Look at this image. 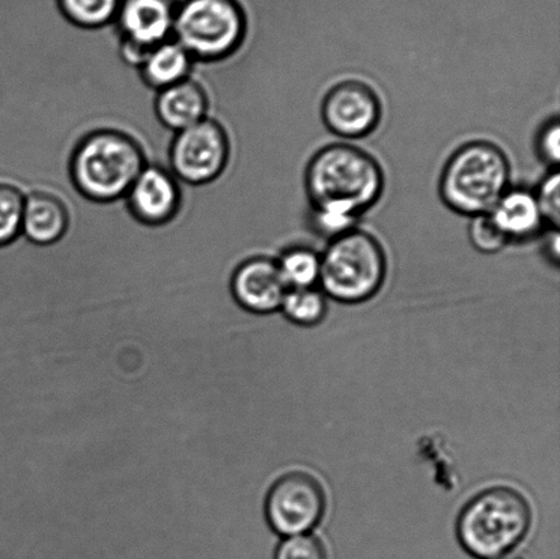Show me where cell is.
<instances>
[{
	"mask_svg": "<svg viewBox=\"0 0 560 559\" xmlns=\"http://www.w3.org/2000/svg\"><path fill=\"white\" fill-rule=\"evenodd\" d=\"M305 188L313 210L360 219L383 194L381 164L350 144L324 147L307 163Z\"/></svg>",
	"mask_w": 560,
	"mask_h": 559,
	"instance_id": "1",
	"label": "cell"
},
{
	"mask_svg": "<svg viewBox=\"0 0 560 559\" xmlns=\"http://www.w3.org/2000/svg\"><path fill=\"white\" fill-rule=\"evenodd\" d=\"M139 140L118 129H96L77 142L70 156L71 183L93 202L125 199L130 186L147 166Z\"/></svg>",
	"mask_w": 560,
	"mask_h": 559,
	"instance_id": "2",
	"label": "cell"
},
{
	"mask_svg": "<svg viewBox=\"0 0 560 559\" xmlns=\"http://www.w3.org/2000/svg\"><path fill=\"white\" fill-rule=\"evenodd\" d=\"M532 524L528 500L512 487H491L466 503L457 522L459 544L470 556L493 559L514 550Z\"/></svg>",
	"mask_w": 560,
	"mask_h": 559,
	"instance_id": "3",
	"label": "cell"
},
{
	"mask_svg": "<svg viewBox=\"0 0 560 559\" xmlns=\"http://www.w3.org/2000/svg\"><path fill=\"white\" fill-rule=\"evenodd\" d=\"M510 163L501 148L487 141L460 147L444 167L439 191L460 216L490 213L509 190Z\"/></svg>",
	"mask_w": 560,
	"mask_h": 559,
	"instance_id": "4",
	"label": "cell"
},
{
	"mask_svg": "<svg viewBox=\"0 0 560 559\" xmlns=\"http://www.w3.org/2000/svg\"><path fill=\"white\" fill-rule=\"evenodd\" d=\"M387 276L386 254L378 241L362 230L338 235L320 256L323 293L345 304L364 303L376 295Z\"/></svg>",
	"mask_w": 560,
	"mask_h": 559,
	"instance_id": "5",
	"label": "cell"
},
{
	"mask_svg": "<svg viewBox=\"0 0 560 559\" xmlns=\"http://www.w3.org/2000/svg\"><path fill=\"white\" fill-rule=\"evenodd\" d=\"M246 26L238 0H180L175 10L173 38L196 62H219L243 46Z\"/></svg>",
	"mask_w": 560,
	"mask_h": 559,
	"instance_id": "6",
	"label": "cell"
},
{
	"mask_svg": "<svg viewBox=\"0 0 560 559\" xmlns=\"http://www.w3.org/2000/svg\"><path fill=\"white\" fill-rule=\"evenodd\" d=\"M230 139L224 126L213 118L177 131L168 150V168L180 184L210 185L226 170Z\"/></svg>",
	"mask_w": 560,
	"mask_h": 559,
	"instance_id": "7",
	"label": "cell"
},
{
	"mask_svg": "<svg viewBox=\"0 0 560 559\" xmlns=\"http://www.w3.org/2000/svg\"><path fill=\"white\" fill-rule=\"evenodd\" d=\"M327 497L320 481L306 473L285 474L268 492V523L279 535L310 534L326 513Z\"/></svg>",
	"mask_w": 560,
	"mask_h": 559,
	"instance_id": "8",
	"label": "cell"
},
{
	"mask_svg": "<svg viewBox=\"0 0 560 559\" xmlns=\"http://www.w3.org/2000/svg\"><path fill=\"white\" fill-rule=\"evenodd\" d=\"M177 0H122L115 26L124 62L139 69L153 47L173 38Z\"/></svg>",
	"mask_w": 560,
	"mask_h": 559,
	"instance_id": "9",
	"label": "cell"
},
{
	"mask_svg": "<svg viewBox=\"0 0 560 559\" xmlns=\"http://www.w3.org/2000/svg\"><path fill=\"white\" fill-rule=\"evenodd\" d=\"M322 117L327 129L340 139H362L381 123L382 104L364 82L345 81L324 97Z\"/></svg>",
	"mask_w": 560,
	"mask_h": 559,
	"instance_id": "10",
	"label": "cell"
},
{
	"mask_svg": "<svg viewBox=\"0 0 560 559\" xmlns=\"http://www.w3.org/2000/svg\"><path fill=\"white\" fill-rule=\"evenodd\" d=\"M126 207L137 222L161 228L177 218L183 206V188L168 167L148 163L125 196Z\"/></svg>",
	"mask_w": 560,
	"mask_h": 559,
	"instance_id": "11",
	"label": "cell"
},
{
	"mask_svg": "<svg viewBox=\"0 0 560 559\" xmlns=\"http://www.w3.org/2000/svg\"><path fill=\"white\" fill-rule=\"evenodd\" d=\"M288 292L278 263L270 257H250L233 272L232 293L235 301L255 314L276 312L282 306Z\"/></svg>",
	"mask_w": 560,
	"mask_h": 559,
	"instance_id": "12",
	"label": "cell"
},
{
	"mask_svg": "<svg viewBox=\"0 0 560 559\" xmlns=\"http://www.w3.org/2000/svg\"><path fill=\"white\" fill-rule=\"evenodd\" d=\"M70 211L58 195L33 190L25 195L22 235L37 246H51L63 240L70 229Z\"/></svg>",
	"mask_w": 560,
	"mask_h": 559,
	"instance_id": "13",
	"label": "cell"
},
{
	"mask_svg": "<svg viewBox=\"0 0 560 559\" xmlns=\"http://www.w3.org/2000/svg\"><path fill=\"white\" fill-rule=\"evenodd\" d=\"M153 108L159 123L177 133L208 118L210 97L206 88L190 77L156 92Z\"/></svg>",
	"mask_w": 560,
	"mask_h": 559,
	"instance_id": "14",
	"label": "cell"
},
{
	"mask_svg": "<svg viewBox=\"0 0 560 559\" xmlns=\"http://www.w3.org/2000/svg\"><path fill=\"white\" fill-rule=\"evenodd\" d=\"M490 216L509 241L532 238L545 223L536 196L525 189H509Z\"/></svg>",
	"mask_w": 560,
	"mask_h": 559,
	"instance_id": "15",
	"label": "cell"
},
{
	"mask_svg": "<svg viewBox=\"0 0 560 559\" xmlns=\"http://www.w3.org/2000/svg\"><path fill=\"white\" fill-rule=\"evenodd\" d=\"M196 60L174 38L159 44L148 53L139 70L142 82L153 91L190 79Z\"/></svg>",
	"mask_w": 560,
	"mask_h": 559,
	"instance_id": "16",
	"label": "cell"
},
{
	"mask_svg": "<svg viewBox=\"0 0 560 559\" xmlns=\"http://www.w3.org/2000/svg\"><path fill=\"white\" fill-rule=\"evenodd\" d=\"M122 0H57L58 9L71 25L97 31L114 24Z\"/></svg>",
	"mask_w": 560,
	"mask_h": 559,
	"instance_id": "17",
	"label": "cell"
},
{
	"mask_svg": "<svg viewBox=\"0 0 560 559\" xmlns=\"http://www.w3.org/2000/svg\"><path fill=\"white\" fill-rule=\"evenodd\" d=\"M285 317L299 326H316L327 314V300L315 288L289 289L282 306Z\"/></svg>",
	"mask_w": 560,
	"mask_h": 559,
	"instance_id": "18",
	"label": "cell"
},
{
	"mask_svg": "<svg viewBox=\"0 0 560 559\" xmlns=\"http://www.w3.org/2000/svg\"><path fill=\"white\" fill-rule=\"evenodd\" d=\"M289 289L313 288L320 276V256L307 248H291L277 261Z\"/></svg>",
	"mask_w": 560,
	"mask_h": 559,
	"instance_id": "19",
	"label": "cell"
},
{
	"mask_svg": "<svg viewBox=\"0 0 560 559\" xmlns=\"http://www.w3.org/2000/svg\"><path fill=\"white\" fill-rule=\"evenodd\" d=\"M24 202L25 194L19 186L0 183V248L21 237Z\"/></svg>",
	"mask_w": 560,
	"mask_h": 559,
	"instance_id": "20",
	"label": "cell"
},
{
	"mask_svg": "<svg viewBox=\"0 0 560 559\" xmlns=\"http://www.w3.org/2000/svg\"><path fill=\"white\" fill-rule=\"evenodd\" d=\"M469 238L471 245L481 254L492 255L502 251L509 243L506 235L493 222L490 213L471 217L469 224Z\"/></svg>",
	"mask_w": 560,
	"mask_h": 559,
	"instance_id": "21",
	"label": "cell"
},
{
	"mask_svg": "<svg viewBox=\"0 0 560 559\" xmlns=\"http://www.w3.org/2000/svg\"><path fill=\"white\" fill-rule=\"evenodd\" d=\"M276 559H328L323 541L311 534L288 536L279 545Z\"/></svg>",
	"mask_w": 560,
	"mask_h": 559,
	"instance_id": "22",
	"label": "cell"
},
{
	"mask_svg": "<svg viewBox=\"0 0 560 559\" xmlns=\"http://www.w3.org/2000/svg\"><path fill=\"white\" fill-rule=\"evenodd\" d=\"M535 196L545 222L552 224L553 229H558L560 219V175L558 170L547 175Z\"/></svg>",
	"mask_w": 560,
	"mask_h": 559,
	"instance_id": "23",
	"label": "cell"
},
{
	"mask_svg": "<svg viewBox=\"0 0 560 559\" xmlns=\"http://www.w3.org/2000/svg\"><path fill=\"white\" fill-rule=\"evenodd\" d=\"M537 152L550 166H558L560 158V126L556 118L540 130L537 137Z\"/></svg>",
	"mask_w": 560,
	"mask_h": 559,
	"instance_id": "24",
	"label": "cell"
},
{
	"mask_svg": "<svg viewBox=\"0 0 560 559\" xmlns=\"http://www.w3.org/2000/svg\"><path fill=\"white\" fill-rule=\"evenodd\" d=\"M547 251H550L553 263H558L560 251L558 229H553L552 238H550L547 244Z\"/></svg>",
	"mask_w": 560,
	"mask_h": 559,
	"instance_id": "25",
	"label": "cell"
},
{
	"mask_svg": "<svg viewBox=\"0 0 560 559\" xmlns=\"http://www.w3.org/2000/svg\"><path fill=\"white\" fill-rule=\"evenodd\" d=\"M493 559H529V558L526 557L525 555H523V552L512 550V551L504 552V555L499 556Z\"/></svg>",
	"mask_w": 560,
	"mask_h": 559,
	"instance_id": "26",
	"label": "cell"
}]
</instances>
